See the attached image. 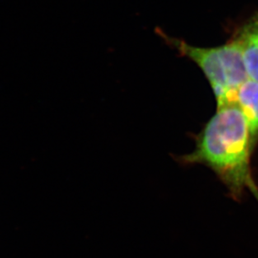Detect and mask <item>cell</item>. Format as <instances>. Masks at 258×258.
I'll return each instance as SVG.
<instances>
[{"label": "cell", "instance_id": "1", "mask_svg": "<svg viewBox=\"0 0 258 258\" xmlns=\"http://www.w3.org/2000/svg\"><path fill=\"white\" fill-rule=\"evenodd\" d=\"M196 146L178 161L211 169L233 200L241 201L248 190L258 202V186L251 167L254 149L248 123L236 104L217 107L214 115L195 136Z\"/></svg>", "mask_w": 258, "mask_h": 258}, {"label": "cell", "instance_id": "2", "mask_svg": "<svg viewBox=\"0 0 258 258\" xmlns=\"http://www.w3.org/2000/svg\"><path fill=\"white\" fill-rule=\"evenodd\" d=\"M166 43L189 58L204 73L217 100V107L235 103L239 86L248 78L241 47L235 38L221 46L198 47L160 32Z\"/></svg>", "mask_w": 258, "mask_h": 258}, {"label": "cell", "instance_id": "3", "mask_svg": "<svg viewBox=\"0 0 258 258\" xmlns=\"http://www.w3.org/2000/svg\"><path fill=\"white\" fill-rule=\"evenodd\" d=\"M235 103L248 123L254 151L258 145V82L247 79L236 90Z\"/></svg>", "mask_w": 258, "mask_h": 258}, {"label": "cell", "instance_id": "4", "mask_svg": "<svg viewBox=\"0 0 258 258\" xmlns=\"http://www.w3.org/2000/svg\"><path fill=\"white\" fill-rule=\"evenodd\" d=\"M234 38L241 47L248 78L258 82V22L255 18L241 26Z\"/></svg>", "mask_w": 258, "mask_h": 258}, {"label": "cell", "instance_id": "5", "mask_svg": "<svg viewBox=\"0 0 258 258\" xmlns=\"http://www.w3.org/2000/svg\"><path fill=\"white\" fill-rule=\"evenodd\" d=\"M254 18H255V20H256V21H257V22H258V14H256V16H255V17H254Z\"/></svg>", "mask_w": 258, "mask_h": 258}]
</instances>
